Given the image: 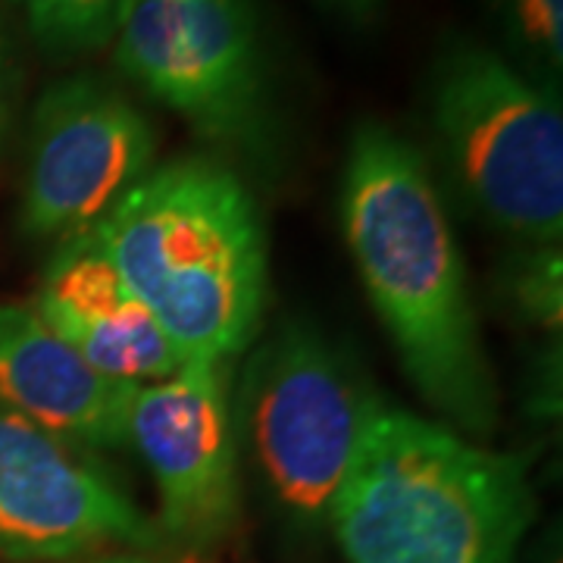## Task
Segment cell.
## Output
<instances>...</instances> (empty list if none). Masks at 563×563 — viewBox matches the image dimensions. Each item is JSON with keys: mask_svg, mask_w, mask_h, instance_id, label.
I'll return each mask as SVG.
<instances>
[{"mask_svg": "<svg viewBox=\"0 0 563 563\" xmlns=\"http://www.w3.org/2000/svg\"><path fill=\"white\" fill-rule=\"evenodd\" d=\"M32 35L54 57L91 54L117 35L125 0H13Z\"/></svg>", "mask_w": 563, "mask_h": 563, "instance_id": "12", "label": "cell"}, {"mask_svg": "<svg viewBox=\"0 0 563 563\" xmlns=\"http://www.w3.org/2000/svg\"><path fill=\"white\" fill-rule=\"evenodd\" d=\"M504 29L514 44L544 73H561L563 0H498Z\"/></svg>", "mask_w": 563, "mask_h": 563, "instance_id": "13", "label": "cell"}, {"mask_svg": "<svg viewBox=\"0 0 563 563\" xmlns=\"http://www.w3.org/2000/svg\"><path fill=\"white\" fill-rule=\"evenodd\" d=\"M95 232L185 363H232L257 339L266 235L229 166L207 157L154 166Z\"/></svg>", "mask_w": 563, "mask_h": 563, "instance_id": "3", "label": "cell"}, {"mask_svg": "<svg viewBox=\"0 0 563 563\" xmlns=\"http://www.w3.org/2000/svg\"><path fill=\"white\" fill-rule=\"evenodd\" d=\"M32 310L81 361L132 385L161 383L179 369V351L139 301L95 229L57 244Z\"/></svg>", "mask_w": 563, "mask_h": 563, "instance_id": "10", "label": "cell"}, {"mask_svg": "<svg viewBox=\"0 0 563 563\" xmlns=\"http://www.w3.org/2000/svg\"><path fill=\"white\" fill-rule=\"evenodd\" d=\"M139 388L81 361L32 303H0V407L41 432L76 451L122 448Z\"/></svg>", "mask_w": 563, "mask_h": 563, "instance_id": "11", "label": "cell"}, {"mask_svg": "<svg viewBox=\"0 0 563 563\" xmlns=\"http://www.w3.org/2000/svg\"><path fill=\"white\" fill-rule=\"evenodd\" d=\"M117 66L213 141L261 129L263 73L247 0H125Z\"/></svg>", "mask_w": 563, "mask_h": 563, "instance_id": "7", "label": "cell"}, {"mask_svg": "<svg viewBox=\"0 0 563 563\" xmlns=\"http://www.w3.org/2000/svg\"><path fill=\"white\" fill-rule=\"evenodd\" d=\"M157 520L69 444L0 407V558L85 561L107 548L154 551Z\"/></svg>", "mask_w": 563, "mask_h": 563, "instance_id": "9", "label": "cell"}, {"mask_svg": "<svg viewBox=\"0 0 563 563\" xmlns=\"http://www.w3.org/2000/svg\"><path fill=\"white\" fill-rule=\"evenodd\" d=\"M561 251L558 244L536 247L510 276V298L520 307L526 320L561 332Z\"/></svg>", "mask_w": 563, "mask_h": 563, "instance_id": "14", "label": "cell"}, {"mask_svg": "<svg viewBox=\"0 0 563 563\" xmlns=\"http://www.w3.org/2000/svg\"><path fill=\"white\" fill-rule=\"evenodd\" d=\"M76 563H169L157 561V558H147V554H101V558H85V561Z\"/></svg>", "mask_w": 563, "mask_h": 563, "instance_id": "16", "label": "cell"}, {"mask_svg": "<svg viewBox=\"0 0 563 563\" xmlns=\"http://www.w3.org/2000/svg\"><path fill=\"white\" fill-rule=\"evenodd\" d=\"M129 444L161 495V536L207 551L232 536L242 510V461L225 361H188L161 383L141 385Z\"/></svg>", "mask_w": 563, "mask_h": 563, "instance_id": "8", "label": "cell"}, {"mask_svg": "<svg viewBox=\"0 0 563 563\" xmlns=\"http://www.w3.org/2000/svg\"><path fill=\"white\" fill-rule=\"evenodd\" d=\"M429 125L448 181L485 222L548 247L563 232L558 95L476 41H454L429 79Z\"/></svg>", "mask_w": 563, "mask_h": 563, "instance_id": "4", "label": "cell"}, {"mask_svg": "<svg viewBox=\"0 0 563 563\" xmlns=\"http://www.w3.org/2000/svg\"><path fill=\"white\" fill-rule=\"evenodd\" d=\"M529 520V461L385 404L329 514L347 563H514Z\"/></svg>", "mask_w": 563, "mask_h": 563, "instance_id": "2", "label": "cell"}, {"mask_svg": "<svg viewBox=\"0 0 563 563\" xmlns=\"http://www.w3.org/2000/svg\"><path fill=\"white\" fill-rule=\"evenodd\" d=\"M13 98H16V63H13L10 38L0 25V144L7 139V129H10Z\"/></svg>", "mask_w": 563, "mask_h": 563, "instance_id": "15", "label": "cell"}, {"mask_svg": "<svg viewBox=\"0 0 563 563\" xmlns=\"http://www.w3.org/2000/svg\"><path fill=\"white\" fill-rule=\"evenodd\" d=\"M344 10H351V13H366V10H373L379 0H339Z\"/></svg>", "mask_w": 563, "mask_h": 563, "instance_id": "17", "label": "cell"}, {"mask_svg": "<svg viewBox=\"0 0 563 563\" xmlns=\"http://www.w3.org/2000/svg\"><path fill=\"white\" fill-rule=\"evenodd\" d=\"M157 135L135 103L98 76L57 81L29 125L20 225L29 239L98 229L154 169Z\"/></svg>", "mask_w": 563, "mask_h": 563, "instance_id": "6", "label": "cell"}, {"mask_svg": "<svg viewBox=\"0 0 563 563\" xmlns=\"http://www.w3.org/2000/svg\"><path fill=\"white\" fill-rule=\"evenodd\" d=\"M376 404L347 351L310 322H282L232 391L239 461L288 523L320 529Z\"/></svg>", "mask_w": 563, "mask_h": 563, "instance_id": "5", "label": "cell"}, {"mask_svg": "<svg viewBox=\"0 0 563 563\" xmlns=\"http://www.w3.org/2000/svg\"><path fill=\"white\" fill-rule=\"evenodd\" d=\"M342 222L410 383L454 429L492 432L498 391L461 244L422 154L385 122H361L351 139Z\"/></svg>", "mask_w": 563, "mask_h": 563, "instance_id": "1", "label": "cell"}]
</instances>
